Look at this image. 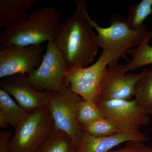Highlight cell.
I'll return each mask as SVG.
<instances>
[{
    "label": "cell",
    "mask_w": 152,
    "mask_h": 152,
    "mask_svg": "<svg viewBox=\"0 0 152 152\" xmlns=\"http://www.w3.org/2000/svg\"><path fill=\"white\" fill-rule=\"evenodd\" d=\"M75 10L60 25L53 43L65 61L68 71L94 62L99 47L84 0H75Z\"/></svg>",
    "instance_id": "6da1fadb"
},
{
    "label": "cell",
    "mask_w": 152,
    "mask_h": 152,
    "mask_svg": "<svg viewBox=\"0 0 152 152\" xmlns=\"http://www.w3.org/2000/svg\"><path fill=\"white\" fill-rule=\"evenodd\" d=\"M55 129L48 105L29 114L9 141L10 152H35L48 139Z\"/></svg>",
    "instance_id": "277c9868"
},
{
    "label": "cell",
    "mask_w": 152,
    "mask_h": 152,
    "mask_svg": "<svg viewBox=\"0 0 152 152\" xmlns=\"http://www.w3.org/2000/svg\"><path fill=\"white\" fill-rule=\"evenodd\" d=\"M74 150L70 137L64 132L55 128L48 139L35 152H70Z\"/></svg>",
    "instance_id": "e0dca14e"
},
{
    "label": "cell",
    "mask_w": 152,
    "mask_h": 152,
    "mask_svg": "<svg viewBox=\"0 0 152 152\" xmlns=\"http://www.w3.org/2000/svg\"><path fill=\"white\" fill-rule=\"evenodd\" d=\"M63 14L54 7L38 9L24 20L4 29L0 35V48L12 45L24 47L53 42Z\"/></svg>",
    "instance_id": "7a4b0ae2"
},
{
    "label": "cell",
    "mask_w": 152,
    "mask_h": 152,
    "mask_svg": "<svg viewBox=\"0 0 152 152\" xmlns=\"http://www.w3.org/2000/svg\"><path fill=\"white\" fill-rule=\"evenodd\" d=\"M152 38V31H148L138 46L128 50L127 54L130 55L132 59L125 65L127 72L152 64V47L149 45Z\"/></svg>",
    "instance_id": "2e32d148"
},
{
    "label": "cell",
    "mask_w": 152,
    "mask_h": 152,
    "mask_svg": "<svg viewBox=\"0 0 152 152\" xmlns=\"http://www.w3.org/2000/svg\"><path fill=\"white\" fill-rule=\"evenodd\" d=\"M70 152H75V150H73V151H72Z\"/></svg>",
    "instance_id": "603a6c76"
},
{
    "label": "cell",
    "mask_w": 152,
    "mask_h": 152,
    "mask_svg": "<svg viewBox=\"0 0 152 152\" xmlns=\"http://www.w3.org/2000/svg\"><path fill=\"white\" fill-rule=\"evenodd\" d=\"M82 127L86 132L96 137H108L124 132L105 118Z\"/></svg>",
    "instance_id": "d6986e66"
},
{
    "label": "cell",
    "mask_w": 152,
    "mask_h": 152,
    "mask_svg": "<svg viewBox=\"0 0 152 152\" xmlns=\"http://www.w3.org/2000/svg\"><path fill=\"white\" fill-rule=\"evenodd\" d=\"M46 49L41 45L21 47L12 45L0 50V78L31 73L42 61Z\"/></svg>",
    "instance_id": "ba28073f"
},
{
    "label": "cell",
    "mask_w": 152,
    "mask_h": 152,
    "mask_svg": "<svg viewBox=\"0 0 152 152\" xmlns=\"http://www.w3.org/2000/svg\"><path fill=\"white\" fill-rule=\"evenodd\" d=\"M110 59V55L103 51L92 65L68 71V81L72 91L85 100L95 102L99 97L101 82Z\"/></svg>",
    "instance_id": "52a82bcc"
},
{
    "label": "cell",
    "mask_w": 152,
    "mask_h": 152,
    "mask_svg": "<svg viewBox=\"0 0 152 152\" xmlns=\"http://www.w3.org/2000/svg\"><path fill=\"white\" fill-rule=\"evenodd\" d=\"M12 137L10 131L2 130L0 132V152H10L8 150V143Z\"/></svg>",
    "instance_id": "7402d4cb"
},
{
    "label": "cell",
    "mask_w": 152,
    "mask_h": 152,
    "mask_svg": "<svg viewBox=\"0 0 152 152\" xmlns=\"http://www.w3.org/2000/svg\"><path fill=\"white\" fill-rule=\"evenodd\" d=\"M126 72L125 65L118 64L109 66L101 82L100 94L97 100H130L142 73L126 74Z\"/></svg>",
    "instance_id": "30bf717a"
},
{
    "label": "cell",
    "mask_w": 152,
    "mask_h": 152,
    "mask_svg": "<svg viewBox=\"0 0 152 152\" xmlns=\"http://www.w3.org/2000/svg\"><path fill=\"white\" fill-rule=\"evenodd\" d=\"M148 136L139 131L121 132L113 135L96 137L84 132L75 147V152H108L120 144L130 141L144 142Z\"/></svg>",
    "instance_id": "7c38bea8"
},
{
    "label": "cell",
    "mask_w": 152,
    "mask_h": 152,
    "mask_svg": "<svg viewBox=\"0 0 152 152\" xmlns=\"http://www.w3.org/2000/svg\"><path fill=\"white\" fill-rule=\"evenodd\" d=\"M37 0H1L0 28H8L29 16L28 11Z\"/></svg>",
    "instance_id": "4fadbf2b"
},
{
    "label": "cell",
    "mask_w": 152,
    "mask_h": 152,
    "mask_svg": "<svg viewBox=\"0 0 152 152\" xmlns=\"http://www.w3.org/2000/svg\"><path fill=\"white\" fill-rule=\"evenodd\" d=\"M141 73L135 88L134 100L147 114L152 115V68L144 69Z\"/></svg>",
    "instance_id": "9a60e30c"
},
{
    "label": "cell",
    "mask_w": 152,
    "mask_h": 152,
    "mask_svg": "<svg viewBox=\"0 0 152 152\" xmlns=\"http://www.w3.org/2000/svg\"><path fill=\"white\" fill-rule=\"evenodd\" d=\"M104 118L95 102L83 99L79 104L77 118L81 126L88 124Z\"/></svg>",
    "instance_id": "ffe728a7"
},
{
    "label": "cell",
    "mask_w": 152,
    "mask_h": 152,
    "mask_svg": "<svg viewBox=\"0 0 152 152\" xmlns=\"http://www.w3.org/2000/svg\"><path fill=\"white\" fill-rule=\"evenodd\" d=\"M108 152H152V147L145 145L141 142L130 141L120 149Z\"/></svg>",
    "instance_id": "44dd1931"
},
{
    "label": "cell",
    "mask_w": 152,
    "mask_h": 152,
    "mask_svg": "<svg viewBox=\"0 0 152 152\" xmlns=\"http://www.w3.org/2000/svg\"><path fill=\"white\" fill-rule=\"evenodd\" d=\"M49 112L55 128L70 137L74 147L84 131L78 123L77 116L79 104L83 99L72 91L70 86L61 91H46Z\"/></svg>",
    "instance_id": "5b68a950"
},
{
    "label": "cell",
    "mask_w": 152,
    "mask_h": 152,
    "mask_svg": "<svg viewBox=\"0 0 152 152\" xmlns=\"http://www.w3.org/2000/svg\"><path fill=\"white\" fill-rule=\"evenodd\" d=\"M65 61L53 42H48L42 61L28 75L29 83L36 91H61L70 86Z\"/></svg>",
    "instance_id": "8992f818"
},
{
    "label": "cell",
    "mask_w": 152,
    "mask_h": 152,
    "mask_svg": "<svg viewBox=\"0 0 152 152\" xmlns=\"http://www.w3.org/2000/svg\"><path fill=\"white\" fill-rule=\"evenodd\" d=\"M29 114L16 102L4 90L0 89V127L5 128L8 125L15 129L27 118Z\"/></svg>",
    "instance_id": "5bb4252c"
},
{
    "label": "cell",
    "mask_w": 152,
    "mask_h": 152,
    "mask_svg": "<svg viewBox=\"0 0 152 152\" xmlns=\"http://www.w3.org/2000/svg\"><path fill=\"white\" fill-rule=\"evenodd\" d=\"M90 21L97 33L99 48L110 56L109 66L118 64L121 58L127 60L128 50L138 46L148 32L145 26L138 31L131 29L127 19L120 13L112 16L107 28L102 27L91 18Z\"/></svg>",
    "instance_id": "3957f363"
},
{
    "label": "cell",
    "mask_w": 152,
    "mask_h": 152,
    "mask_svg": "<svg viewBox=\"0 0 152 152\" xmlns=\"http://www.w3.org/2000/svg\"><path fill=\"white\" fill-rule=\"evenodd\" d=\"M151 15L152 0H142L128 9V26L133 31L141 29L145 26L144 24L145 20Z\"/></svg>",
    "instance_id": "ac0fdd59"
},
{
    "label": "cell",
    "mask_w": 152,
    "mask_h": 152,
    "mask_svg": "<svg viewBox=\"0 0 152 152\" xmlns=\"http://www.w3.org/2000/svg\"><path fill=\"white\" fill-rule=\"evenodd\" d=\"M95 103L105 118L124 132L139 131L149 123V116L134 100H97Z\"/></svg>",
    "instance_id": "9c48e42d"
},
{
    "label": "cell",
    "mask_w": 152,
    "mask_h": 152,
    "mask_svg": "<svg viewBox=\"0 0 152 152\" xmlns=\"http://www.w3.org/2000/svg\"><path fill=\"white\" fill-rule=\"evenodd\" d=\"M0 87L12 96L17 103L29 114L48 105L46 93L33 88L28 80L27 74H16L1 79Z\"/></svg>",
    "instance_id": "8fae6325"
}]
</instances>
